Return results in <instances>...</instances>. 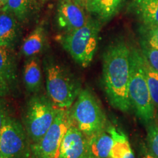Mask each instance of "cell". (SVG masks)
<instances>
[{
  "label": "cell",
  "mask_w": 158,
  "mask_h": 158,
  "mask_svg": "<svg viewBox=\"0 0 158 158\" xmlns=\"http://www.w3.org/2000/svg\"><path fill=\"white\" fill-rule=\"evenodd\" d=\"M142 54V53H141ZM143 56V64L146 80L149 87L151 98L155 108H158V72L151 66L147 59Z\"/></svg>",
  "instance_id": "cell-20"
},
{
  "label": "cell",
  "mask_w": 158,
  "mask_h": 158,
  "mask_svg": "<svg viewBox=\"0 0 158 158\" xmlns=\"http://www.w3.org/2000/svg\"><path fill=\"white\" fill-rule=\"evenodd\" d=\"M30 6L31 0H7L3 11L11 13L19 22H23L28 19Z\"/></svg>",
  "instance_id": "cell-19"
},
{
  "label": "cell",
  "mask_w": 158,
  "mask_h": 158,
  "mask_svg": "<svg viewBox=\"0 0 158 158\" xmlns=\"http://www.w3.org/2000/svg\"><path fill=\"white\" fill-rule=\"evenodd\" d=\"M10 88L9 85L2 78L0 77V98L7 96L10 93Z\"/></svg>",
  "instance_id": "cell-25"
},
{
  "label": "cell",
  "mask_w": 158,
  "mask_h": 158,
  "mask_svg": "<svg viewBox=\"0 0 158 158\" xmlns=\"http://www.w3.org/2000/svg\"><path fill=\"white\" fill-rule=\"evenodd\" d=\"M71 123L70 108H58L48 131L37 143L31 144L32 158H59L61 143Z\"/></svg>",
  "instance_id": "cell-7"
},
{
  "label": "cell",
  "mask_w": 158,
  "mask_h": 158,
  "mask_svg": "<svg viewBox=\"0 0 158 158\" xmlns=\"http://www.w3.org/2000/svg\"><path fill=\"white\" fill-rule=\"evenodd\" d=\"M10 50L0 45V77L9 85L14 86L18 80L16 65Z\"/></svg>",
  "instance_id": "cell-17"
},
{
  "label": "cell",
  "mask_w": 158,
  "mask_h": 158,
  "mask_svg": "<svg viewBox=\"0 0 158 158\" xmlns=\"http://www.w3.org/2000/svg\"><path fill=\"white\" fill-rule=\"evenodd\" d=\"M139 158H155V157L149 152V151L148 150V148L143 147V149H142L141 152V154H140Z\"/></svg>",
  "instance_id": "cell-26"
},
{
  "label": "cell",
  "mask_w": 158,
  "mask_h": 158,
  "mask_svg": "<svg viewBox=\"0 0 158 158\" xmlns=\"http://www.w3.org/2000/svg\"><path fill=\"white\" fill-rule=\"evenodd\" d=\"M76 1L78 2L79 4H81V5L86 10H87L89 5V4L92 0H76Z\"/></svg>",
  "instance_id": "cell-27"
},
{
  "label": "cell",
  "mask_w": 158,
  "mask_h": 158,
  "mask_svg": "<svg viewBox=\"0 0 158 158\" xmlns=\"http://www.w3.org/2000/svg\"><path fill=\"white\" fill-rule=\"evenodd\" d=\"M106 128L113 138V145L108 158H124L132 150L127 136L114 126L108 125Z\"/></svg>",
  "instance_id": "cell-18"
},
{
  "label": "cell",
  "mask_w": 158,
  "mask_h": 158,
  "mask_svg": "<svg viewBox=\"0 0 158 158\" xmlns=\"http://www.w3.org/2000/svg\"><path fill=\"white\" fill-rule=\"evenodd\" d=\"M40 1H42V2H46V1H48V0H40Z\"/></svg>",
  "instance_id": "cell-31"
},
{
  "label": "cell",
  "mask_w": 158,
  "mask_h": 158,
  "mask_svg": "<svg viewBox=\"0 0 158 158\" xmlns=\"http://www.w3.org/2000/svg\"><path fill=\"white\" fill-rule=\"evenodd\" d=\"M3 9H4V6L2 5V2L0 1V12L2 11Z\"/></svg>",
  "instance_id": "cell-30"
},
{
  "label": "cell",
  "mask_w": 158,
  "mask_h": 158,
  "mask_svg": "<svg viewBox=\"0 0 158 158\" xmlns=\"http://www.w3.org/2000/svg\"><path fill=\"white\" fill-rule=\"evenodd\" d=\"M88 139L90 158L109 157L113 138L107 128L88 137Z\"/></svg>",
  "instance_id": "cell-12"
},
{
  "label": "cell",
  "mask_w": 158,
  "mask_h": 158,
  "mask_svg": "<svg viewBox=\"0 0 158 158\" xmlns=\"http://www.w3.org/2000/svg\"><path fill=\"white\" fill-rule=\"evenodd\" d=\"M59 158H90L88 137L72 121L61 143Z\"/></svg>",
  "instance_id": "cell-9"
},
{
  "label": "cell",
  "mask_w": 158,
  "mask_h": 158,
  "mask_svg": "<svg viewBox=\"0 0 158 158\" xmlns=\"http://www.w3.org/2000/svg\"><path fill=\"white\" fill-rule=\"evenodd\" d=\"M128 95L131 108L146 124L153 121L155 107L146 80L141 51L130 48V76Z\"/></svg>",
  "instance_id": "cell-2"
},
{
  "label": "cell",
  "mask_w": 158,
  "mask_h": 158,
  "mask_svg": "<svg viewBox=\"0 0 158 158\" xmlns=\"http://www.w3.org/2000/svg\"><path fill=\"white\" fill-rule=\"evenodd\" d=\"M124 158H135V155H134L133 150H130V152H128L127 154L125 155V157H124Z\"/></svg>",
  "instance_id": "cell-28"
},
{
  "label": "cell",
  "mask_w": 158,
  "mask_h": 158,
  "mask_svg": "<svg viewBox=\"0 0 158 158\" xmlns=\"http://www.w3.org/2000/svg\"><path fill=\"white\" fill-rule=\"evenodd\" d=\"M45 43V31L43 26L35 28L23 40L21 51L26 57L35 56L44 48Z\"/></svg>",
  "instance_id": "cell-16"
},
{
  "label": "cell",
  "mask_w": 158,
  "mask_h": 158,
  "mask_svg": "<svg viewBox=\"0 0 158 158\" xmlns=\"http://www.w3.org/2000/svg\"><path fill=\"white\" fill-rule=\"evenodd\" d=\"M2 158H30L31 142L24 126L10 116L0 131Z\"/></svg>",
  "instance_id": "cell-8"
},
{
  "label": "cell",
  "mask_w": 158,
  "mask_h": 158,
  "mask_svg": "<svg viewBox=\"0 0 158 158\" xmlns=\"http://www.w3.org/2000/svg\"><path fill=\"white\" fill-rule=\"evenodd\" d=\"M19 37V21L8 12H0V45L11 50L16 45Z\"/></svg>",
  "instance_id": "cell-11"
},
{
  "label": "cell",
  "mask_w": 158,
  "mask_h": 158,
  "mask_svg": "<svg viewBox=\"0 0 158 158\" xmlns=\"http://www.w3.org/2000/svg\"><path fill=\"white\" fill-rule=\"evenodd\" d=\"M58 108L48 97L35 94L27 102L23 115V126L31 143H37L54 122Z\"/></svg>",
  "instance_id": "cell-6"
},
{
  "label": "cell",
  "mask_w": 158,
  "mask_h": 158,
  "mask_svg": "<svg viewBox=\"0 0 158 158\" xmlns=\"http://www.w3.org/2000/svg\"><path fill=\"white\" fill-rule=\"evenodd\" d=\"M85 9L76 0H62L57 10V23L65 32L84 27L89 19Z\"/></svg>",
  "instance_id": "cell-10"
},
{
  "label": "cell",
  "mask_w": 158,
  "mask_h": 158,
  "mask_svg": "<svg viewBox=\"0 0 158 158\" xmlns=\"http://www.w3.org/2000/svg\"><path fill=\"white\" fill-rule=\"evenodd\" d=\"M133 7L144 25L158 26V0H133Z\"/></svg>",
  "instance_id": "cell-14"
},
{
  "label": "cell",
  "mask_w": 158,
  "mask_h": 158,
  "mask_svg": "<svg viewBox=\"0 0 158 158\" xmlns=\"http://www.w3.org/2000/svg\"><path fill=\"white\" fill-rule=\"evenodd\" d=\"M100 30V22L89 19L84 27L64 33L59 37V41L75 62L83 68H86L95 54Z\"/></svg>",
  "instance_id": "cell-3"
},
{
  "label": "cell",
  "mask_w": 158,
  "mask_h": 158,
  "mask_svg": "<svg viewBox=\"0 0 158 158\" xmlns=\"http://www.w3.org/2000/svg\"><path fill=\"white\" fill-rule=\"evenodd\" d=\"M124 0H92L87 11L97 15L102 21L111 19L123 3Z\"/></svg>",
  "instance_id": "cell-15"
},
{
  "label": "cell",
  "mask_w": 158,
  "mask_h": 158,
  "mask_svg": "<svg viewBox=\"0 0 158 158\" xmlns=\"http://www.w3.org/2000/svg\"><path fill=\"white\" fill-rule=\"evenodd\" d=\"M0 158H2V157H1V155H0Z\"/></svg>",
  "instance_id": "cell-32"
},
{
  "label": "cell",
  "mask_w": 158,
  "mask_h": 158,
  "mask_svg": "<svg viewBox=\"0 0 158 158\" xmlns=\"http://www.w3.org/2000/svg\"><path fill=\"white\" fill-rule=\"evenodd\" d=\"M8 116H10V114L7 112L6 108L4 106V105L0 101V131H1L2 127H3L4 124L5 123Z\"/></svg>",
  "instance_id": "cell-24"
},
{
  "label": "cell",
  "mask_w": 158,
  "mask_h": 158,
  "mask_svg": "<svg viewBox=\"0 0 158 158\" xmlns=\"http://www.w3.org/2000/svg\"><path fill=\"white\" fill-rule=\"evenodd\" d=\"M0 1L2 2V5L4 6V8H5V7L6 6V4H7V0H0Z\"/></svg>",
  "instance_id": "cell-29"
},
{
  "label": "cell",
  "mask_w": 158,
  "mask_h": 158,
  "mask_svg": "<svg viewBox=\"0 0 158 158\" xmlns=\"http://www.w3.org/2000/svg\"><path fill=\"white\" fill-rule=\"evenodd\" d=\"M72 123L87 137L106 127V117L98 99L88 89L81 90L70 108Z\"/></svg>",
  "instance_id": "cell-5"
},
{
  "label": "cell",
  "mask_w": 158,
  "mask_h": 158,
  "mask_svg": "<svg viewBox=\"0 0 158 158\" xmlns=\"http://www.w3.org/2000/svg\"><path fill=\"white\" fill-rule=\"evenodd\" d=\"M48 97L58 108H70L81 92L78 81L62 65L47 61L45 67Z\"/></svg>",
  "instance_id": "cell-4"
},
{
  "label": "cell",
  "mask_w": 158,
  "mask_h": 158,
  "mask_svg": "<svg viewBox=\"0 0 158 158\" xmlns=\"http://www.w3.org/2000/svg\"><path fill=\"white\" fill-rule=\"evenodd\" d=\"M142 54L147 59L151 66L158 72V50L151 47L147 43L142 44Z\"/></svg>",
  "instance_id": "cell-22"
},
{
  "label": "cell",
  "mask_w": 158,
  "mask_h": 158,
  "mask_svg": "<svg viewBox=\"0 0 158 158\" xmlns=\"http://www.w3.org/2000/svg\"><path fill=\"white\" fill-rule=\"evenodd\" d=\"M148 44L152 48L158 50V26L149 28Z\"/></svg>",
  "instance_id": "cell-23"
},
{
  "label": "cell",
  "mask_w": 158,
  "mask_h": 158,
  "mask_svg": "<svg viewBox=\"0 0 158 158\" xmlns=\"http://www.w3.org/2000/svg\"><path fill=\"white\" fill-rule=\"evenodd\" d=\"M130 76V48L122 40L108 47L102 57V80L106 96L116 109L129 111L128 95Z\"/></svg>",
  "instance_id": "cell-1"
},
{
  "label": "cell",
  "mask_w": 158,
  "mask_h": 158,
  "mask_svg": "<svg viewBox=\"0 0 158 158\" xmlns=\"http://www.w3.org/2000/svg\"><path fill=\"white\" fill-rule=\"evenodd\" d=\"M23 80L26 89L31 93H37L41 89L43 85L42 70L37 57H30L25 63Z\"/></svg>",
  "instance_id": "cell-13"
},
{
  "label": "cell",
  "mask_w": 158,
  "mask_h": 158,
  "mask_svg": "<svg viewBox=\"0 0 158 158\" xmlns=\"http://www.w3.org/2000/svg\"><path fill=\"white\" fill-rule=\"evenodd\" d=\"M147 124L148 150L155 158H158V124L154 120Z\"/></svg>",
  "instance_id": "cell-21"
}]
</instances>
